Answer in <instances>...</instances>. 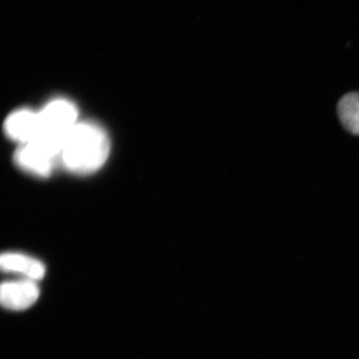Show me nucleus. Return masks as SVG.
<instances>
[{"label": "nucleus", "instance_id": "nucleus-4", "mask_svg": "<svg viewBox=\"0 0 359 359\" xmlns=\"http://www.w3.org/2000/svg\"><path fill=\"white\" fill-rule=\"evenodd\" d=\"M39 293V287L33 280L8 281L1 285L0 300L4 308L22 311L37 302Z\"/></svg>", "mask_w": 359, "mask_h": 359}, {"label": "nucleus", "instance_id": "nucleus-3", "mask_svg": "<svg viewBox=\"0 0 359 359\" xmlns=\"http://www.w3.org/2000/svg\"><path fill=\"white\" fill-rule=\"evenodd\" d=\"M39 137L65 139L77 124L78 111L73 102L57 100L49 102L39 112ZM35 138V139H36Z\"/></svg>", "mask_w": 359, "mask_h": 359}, {"label": "nucleus", "instance_id": "nucleus-5", "mask_svg": "<svg viewBox=\"0 0 359 359\" xmlns=\"http://www.w3.org/2000/svg\"><path fill=\"white\" fill-rule=\"evenodd\" d=\"M4 131L8 137L21 145L34 140L39 133V112L28 109L13 112L4 123Z\"/></svg>", "mask_w": 359, "mask_h": 359}, {"label": "nucleus", "instance_id": "nucleus-7", "mask_svg": "<svg viewBox=\"0 0 359 359\" xmlns=\"http://www.w3.org/2000/svg\"><path fill=\"white\" fill-rule=\"evenodd\" d=\"M337 112L343 127L348 133L359 136V93L345 94L338 103Z\"/></svg>", "mask_w": 359, "mask_h": 359}, {"label": "nucleus", "instance_id": "nucleus-2", "mask_svg": "<svg viewBox=\"0 0 359 359\" xmlns=\"http://www.w3.org/2000/svg\"><path fill=\"white\" fill-rule=\"evenodd\" d=\"M65 139L40 137L22 144L15 154V161L21 169L40 177L50 176L60 161Z\"/></svg>", "mask_w": 359, "mask_h": 359}, {"label": "nucleus", "instance_id": "nucleus-1", "mask_svg": "<svg viewBox=\"0 0 359 359\" xmlns=\"http://www.w3.org/2000/svg\"><path fill=\"white\" fill-rule=\"evenodd\" d=\"M110 154L109 136L100 126L77 123L62 143L60 163L72 173L88 175L105 164Z\"/></svg>", "mask_w": 359, "mask_h": 359}, {"label": "nucleus", "instance_id": "nucleus-6", "mask_svg": "<svg viewBox=\"0 0 359 359\" xmlns=\"http://www.w3.org/2000/svg\"><path fill=\"white\" fill-rule=\"evenodd\" d=\"M0 266L3 271L21 273L33 281L43 279L46 271L39 260L17 253L3 254Z\"/></svg>", "mask_w": 359, "mask_h": 359}]
</instances>
